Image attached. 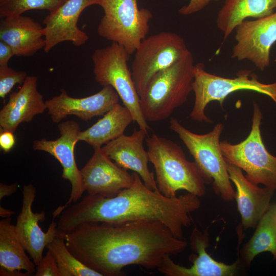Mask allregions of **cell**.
<instances>
[{
	"mask_svg": "<svg viewBox=\"0 0 276 276\" xmlns=\"http://www.w3.org/2000/svg\"><path fill=\"white\" fill-rule=\"evenodd\" d=\"M60 136L55 140L45 139L33 142L35 150L46 152L53 156L62 167V178L67 180L71 185V192L66 203L59 209L62 211L66 206L79 201L85 190L80 170L76 162L74 149L78 141L80 127L74 121L60 122L58 125Z\"/></svg>",
	"mask_w": 276,
	"mask_h": 276,
	"instance_id": "obj_12",
	"label": "cell"
},
{
	"mask_svg": "<svg viewBox=\"0 0 276 276\" xmlns=\"http://www.w3.org/2000/svg\"><path fill=\"white\" fill-rule=\"evenodd\" d=\"M133 122L132 116L124 105L118 103L96 123L78 134V141H83L94 149L101 148L124 134Z\"/></svg>",
	"mask_w": 276,
	"mask_h": 276,
	"instance_id": "obj_23",
	"label": "cell"
},
{
	"mask_svg": "<svg viewBox=\"0 0 276 276\" xmlns=\"http://www.w3.org/2000/svg\"><path fill=\"white\" fill-rule=\"evenodd\" d=\"M11 218L0 220V266L9 271L25 270L35 272L36 265L26 252L18 239Z\"/></svg>",
	"mask_w": 276,
	"mask_h": 276,
	"instance_id": "obj_24",
	"label": "cell"
},
{
	"mask_svg": "<svg viewBox=\"0 0 276 276\" xmlns=\"http://www.w3.org/2000/svg\"><path fill=\"white\" fill-rule=\"evenodd\" d=\"M36 266L35 276H59L57 262L49 250Z\"/></svg>",
	"mask_w": 276,
	"mask_h": 276,
	"instance_id": "obj_29",
	"label": "cell"
},
{
	"mask_svg": "<svg viewBox=\"0 0 276 276\" xmlns=\"http://www.w3.org/2000/svg\"><path fill=\"white\" fill-rule=\"evenodd\" d=\"M15 214V212L12 210L6 209L1 205L0 206V216L3 218H7L11 217Z\"/></svg>",
	"mask_w": 276,
	"mask_h": 276,
	"instance_id": "obj_35",
	"label": "cell"
},
{
	"mask_svg": "<svg viewBox=\"0 0 276 276\" xmlns=\"http://www.w3.org/2000/svg\"><path fill=\"white\" fill-rule=\"evenodd\" d=\"M130 55L123 46L113 42L96 49L91 56L95 79L103 86L112 87L130 111L133 122L139 128L148 131L150 127L143 114L140 96L128 66Z\"/></svg>",
	"mask_w": 276,
	"mask_h": 276,
	"instance_id": "obj_8",
	"label": "cell"
},
{
	"mask_svg": "<svg viewBox=\"0 0 276 276\" xmlns=\"http://www.w3.org/2000/svg\"><path fill=\"white\" fill-rule=\"evenodd\" d=\"M192 89L195 95L190 118L199 122L213 123L205 114L208 104L216 101L223 106L224 101L231 94L241 90L254 91L267 96L276 105V82L270 84L261 82L251 71L241 70L234 78H227L211 74L204 64L197 63L194 68Z\"/></svg>",
	"mask_w": 276,
	"mask_h": 276,
	"instance_id": "obj_6",
	"label": "cell"
},
{
	"mask_svg": "<svg viewBox=\"0 0 276 276\" xmlns=\"http://www.w3.org/2000/svg\"><path fill=\"white\" fill-rule=\"evenodd\" d=\"M158 191L167 197L183 190L198 197L205 193L206 182L195 162L189 161L181 148L172 140L153 134L146 139Z\"/></svg>",
	"mask_w": 276,
	"mask_h": 276,
	"instance_id": "obj_4",
	"label": "cell"
},
{
	"mask_svg": "<svg viewBox=\"0 0 276 276\" xmlns=\"http://www.w3.org/2000/svg\"><path fill=\"white\" fill-rule=\"evenodd\" d=\"M98 5L104 11L99 35L123 46L130 54L134 53L149 32L152 13L139 9L136 0H98Z\"/></svg>",
	"mask_w": 276,
	"mask_h": 276,
	"instance_id": "obj_9",
	"label": "cell"
},
{
	"mask_svg": "<svg viewBox=\"0 0 276 276\" xmlns=\"http://www.w3.org/2000/svg\"><path fill=\"white\" fill-rule=\"evenodd\" d=\"M194 57L189 50L178 62L154 75L140 95V106L147 122L168 118L193 91Z\"/></svg>",
	"mask_w": 276,
	"mask_h": 276,
	"instance_id": "obj_3",
	"label": "cell"
},
{
	"mask_svg": "<svg viewBox=\"0 0 276 276\" xmlns=\"http://www.w3.org/2000/svg\"><path fill=\"white\" fill-rule=\"evenodd\" d=\"M132 184L116 196L87 195L60 212L57 235L67 234L88 222L120 224L136 221H158L173 235L183 239V229L191 225L190 213L200 206L199 197L190 193L169 198L147 187L133 172Z\"/></svg>",
	"mask_w": 276,
	"mask_h": 276,
	"instance_id": "obj_2",
	"label": "cell"
},
{
	"mask_svg": "<svg viewBox=\"0 0 276 276\" xmlns=\"http://www.w3.org/2000/svg\"><path fill=\"white\" fill-rule=\"evenodd\" d=\"M169 128L178 135L187 148L206 183H212L215 192L223 200L233 201L235 192L220 145L224 125L218 123L209 132L199 134L190 131L177 119L172 118Z\"/></svg>",
	"mask_w": 276,
	"mask_h": 276,
	"instance_id": "obj_5",
	"label": "cell"
},
{
	"mask_svg": "<svg viewBox=\"0 0 276 276\" xmlns=\"http://www.w3.org/2000/svg\"><path fill=\"white\" fill-rule=\"evenodd\" d=\"M14 132L8 130L1 131L0 148L5 153L10 152L15 144Z\"/></svg>",
	"mask_w": 276,
	"mask_h": 276,
	"instance_id": "obj_31",
	"label": "cell"
},
{
	"mask_svg": "<svg viewBox=\"0 0 276 276\" xmlns=\"http://www.w3.org/2000/svg\"><path fill=\"white\" fill-rule=\"evenodd\" d=\"M147 132L135 129L131 135L124 134L103 146L101 149L121 167L137 173L149 189L158 191L154 174L148 168V152L144 147Z\"/></svg>",
	"mask_w": 276,
	"mask_h": 276,
	"instance_id": "obj_17",
	"label": "cell"
},
{
	"mask_svg": "<svg viewBox=\"0 0 276 276\" xmlns=\"http://www.w3.org/2000/svg\"><path fill=\"white\" fill-rule=\"evenodd\" d=\"M264 251L276 259V203L270 204L259 220L253 236L241 250V259L249 266L256 256Z\"/></svg>",
	"mask_w": 276,
	"mask_h": 276,
	"instance_id": "obj_25",
	"label": "cell"
},
{
	"mask_svg": "<svg viewBox=\"0 0 276 276\" xmlns=\"http://www.w3.org/2000/svg\"><path fill=\"white\" fill-rule=\"evenodd\" d=\"M0 275H11V276H28L31 274L26 271L22 272L21 271H9L7 269L1 267Z\"/></svg>",
	"mask_w": 276,
	"mask_h": 276,
	"instance_id": "obj_34",
	"label": "cell"
},
{
	"mask_svg": "<svg viewBox=\"0 0 276 276\" xmlns=\"http://www.w3.org/2000/svg\"><path fill=\"white\" fill-rule=\"evenodd\" d=\"M234 31L236 42L231 57L247 60L264 71L270 64L271 48L276 42V11L264 17L244 20Z\"/></svg>",
	"mask_w": 276,
	"mask_h": 276,
	"instance_id": "obj_11",
	"label": "cell"
},
{
	"mask_svg": "<svg viewBox=\"0 0 276 276\" xmlns=\"http://www.w3.org/2000/svg\"><path fill=\"white\" fill-rule=\"evenodd\" d=\"M0 40L9 44L17 56H32L45 45L43 27L22 15L2 18Z\"/></svg>",
	"mask_w": 276,
	"mask_h": 276,
	"instance_id": "obj_21",
	"label": "cell"
},
{
	"mask_svg": "<svg viewBox=\"0 0 276 276\" xmlns=\"http://www.w3.org/2000/svg\"><path fill=\"white\" fill-rule=\"evenodd\" d=\"M189 51L184 39L173 32H161L143 39L131 66L139 96L154 75L176 63Z\"/></svg>",
	"mask_w": 276,
	"mask_h": 276,
	"instance_id": "obj_10",
	"label": "cell"
},
{
	"mask_svg": "<svg viewBox=\"0 0 276 276\" xmlns=\"http://www.w3.org/2000/svg\"><path fill=\"white\" fill-rule=\"evenodd\" d=\"M59 237L77 259L102 276L125 275L123 269L131 265L157 268L166 256L177 255L188 245L162 222L151 221L85 223Z\"/></svg>",
	"mask_w": 276,
	"mask_h": 276,
	"instance_id": "obj_1",
	"label": "cell"
},
{
	"mask_svg": "<svg viewBox=\"0 0 276 276\" xmlns=\"http://www.w3.org/2000/svg\"><path fill=\"white\" fill-rule=\"evenodd\" d=\"M85 191L88 195L106 197L116 196L121 190L129 187L134 177L106 155L101 148L94 153L80 170Z\"/></svg>",
	"mask_w": 276,
	"mask_h": 276,
	"instance_id": "obj_14",
	"label": "cell"
},
{
	"mask_svg": "<svg viewBox=\"0 0 276 276\" xmlns=\"http://www.w3.org/2000/svg\"><path fill=\"white\" fill-rule=\"evenodd\" d=\"M47 247L57 262L59 276H102L77 259L62 238L56 236Z\"/></svg>",
	"mask_w": 276,
	"mask_h": 276,
	"instance_id": "obj_26",
	"label": "cell"
},
{
	"mask_svg": "<svg viewBox=\"0 0 276 276\" xmlns=\"http://www.w3.org/2000/svg\"><path fill=\"white\" fill-rule=\"evenodd\" d=\"M18 185L17 183L11 185L0 183V200L6 196H10L17 191Z\"/></svg>",
	"mask_w": 276,
	"mask_h": 276,
	"instance_id": "obj_33",
	"label": "cell"
},
{
	"mask_svg": "<svg viewBox=\"0 0 276 276\" xmlns=\"http://www.w3.org/2000/svg\"><path fill=\"white\" fill-rule=\"evenodd\" d=\"M231 180L237 191L235 198L244 229L256 227L270 205L274 190L260 188L249 181L240 168L226 162Z\"/></svg>",
	"mask_w": 276,
	"mask_h": 276,
	"instance_id": "obj_20",
	"label": "cell"
},
{
	"mask_svg": "<svg viewBox=\"0 0 276 276\" xmlns=\"http://www.w3.org/2000/svg\"><path fill=\"white\" fill-rule=\"evenodd\" d=\"M13 56L15 55L11 47L0 40V66L8 65L9 60Z\"/></svg>",
	"mask_w": 276,
	"mask_h": 276,
	"instance_id": "obj_32",
	"label": "cell"
},
{
	"mask_svg": "<svg viewBox=\"0 0 276 276\" xmlns=\"http://www.w3.org/2000/svg\"><path fill=\"white\" fill-rule=\"evenodd\" d=\"M22 194V207L15 230L18 239L37 266L43 257L44 248L57 236V223L53 220L47 232H44L39 222L45 220L44 211L34 213L32 209L36 195L35 187L31 183L25 185Z\"/></svg>",
	"mask_w": 276,
	"mask_h": 276,
	"instance_id": "obj_13",
	"label": "cell"
},
{
	"mask_svg": "<svg viewBox=\"0 0 276 276\" xmlns=\"http://www.w3.org/2000/svg\"><path fill=\"white\" fill-rule=\"evenodd\" d=\"M190 246L197 256H191L193 265L186 267L175 263L166 256L157 270L166 276H232L237 269V263L227 265L215 260L206 252L209 245V235L206 230L202 233L195 227L190 237Z\"/></svg>",
	"mask_w": 276,
	"mask_h": 276,
	"instance_id": "obj_18",
	"label": "cell"
},
{
	"mask_svg": "<svg viewBox=\"0 0 276 276\" xmlns=\"http://www.w3.org/2000/svg\"><path fill=\"white\" fill-rule=\"evenodd\" d=\"M119 96L110 85L84 98H74L64 89L60 94L46 100L47 109L53 123H60L68 116L74 115L84 121L103 116L119 103Z\"/></svg>",
	"mask_w": 276,
	"mask_h": 276,
	"instance_id": "obj_15",
	"label": "cell"
},
{
	"mask_svg": "<svg viewBox=\"0 0 276 276\" xmlns=\"http://www.w3.org/2000/svg\"><path fill=\"white\" fill-rule=\"evenodd\" d=\"M262 119V111L255 103L251 128L247 137L237 144L222 141L220 145L226 162L245 171L249 181L275 190L276 157L268 151L263 143L260 130Z\"/></svg>",
	"mask_w": 276,
	"mask_h": 276,
	"instance_id": "obj_7",
	"label": "cell"
},
{
	"mask_svg": "<svg viewBox=\"0 0 276 276\" xmlns=\"http://www.w3.org/2000/svg\"><path fill=\"white\" fill-rule=\"evenodd\" d=\"M220 0H190L187 5L178 10V12L183 15H188L198 12L205 8L211 2Z\"/></svg>",
	"mask_w": 276,
	"mask_h": 276,
	"instance_id": "obj_30",
	"label": "cell"
},
{
	"mask_svg": "<svg viewBox=\"0 0 276 276\" xmlns=\"http://www.w3.org/2000/svg\"><path fill=\"white\" fill-rule=\"evenodd\" d=\"M67 0H0V17L17 16L31 10L54 11Z\"/></svg>",
	"mask_w": 276,
	"mask_h": 276,
	"instance_id": "obj_27",
	"label": "cell"
},
{
	"mask_svg": "<svg viewBox=\"0 0 276 276\" xmlns=\"http://www.w3.org/2000/svg\"><path fill=\"white\" fill-rule=\"evenodd\" d=\"M275 11L276 0H225L218 13L216 25L225 41L244 20L264 17Z\"/></svg>",
	"mask_w": 276,
	"mask_h": 276,
	"instance_id": "obj_22",
	"label": "cell"
},
{
	"mask_svg": "<svg viewBox=\"0 0 276 276\" xmlns=\"http://www.w3.org/2000/svg\"><path fill=\"white\" fill-rule=\"evenodd\" d=\"M28 76L25 71L0 66V97L4 99L16 84H23Z\"/></svg>",
	"mask_w": 276,
	"mask_h": 276,
	"instance_id": "obj_28",
	"label": "cell"
},
{
	"mask_svg": "<svg viewBox=\"0 0 276 276\" xmlns=\"http://www.w3.org/2000/svg\"><path fill=\"white\" fill-rule=\"evenodd\" d=\"M98 0H67L44 18L43 22L45 53L60 43L70 41L80 47L88 40V35L77 25L79 17L87 7L98 5Z\"/></svg>",
	"mask_w": 276,
	"mask_h": 276,
	"instance_id": "obj_16",
	"label": "cell"
},
{
	"mask_svg": "<svg viewBox=\"0 0 276 276\" xmlns=\"http://www.w3.org/2000/svg\"><path fill=\"white\" fill-rule=\"evenodd\" d=\"M46 109L45 101L37 89V77L28 76L19 89L10 94L1 110V131L14 132L20 124L31 122Z\"/></svg>",
	"mask_w": 276,
	"mask_h": 276,
	"instance_id": "obj_19",
	"label": "cell"
}]
</instances>
